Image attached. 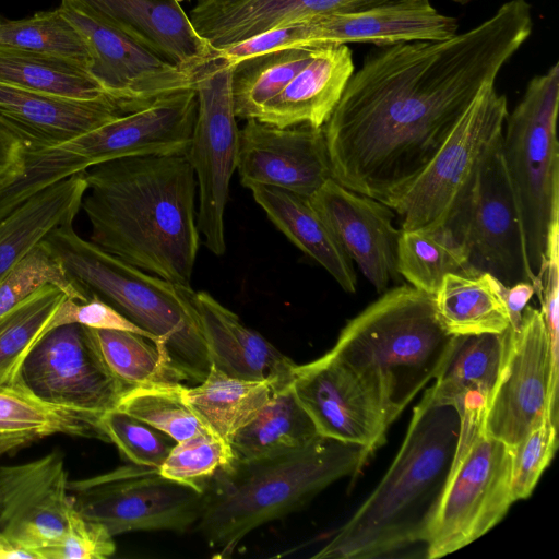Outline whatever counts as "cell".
I'll return each instance as SVG.
<instances>
[{"label": "cell", "mask_w": 559, "mask_h": 559, "mask_svg": "<svg viewBox=\"0 0 559 559\" xmlns=\"http://www.w3.org/2000/svg\"><path fill=\"white\" fill-rule=\"evenodd\" d=\"M47 285L59 288L69 298L80 301L90 299L71 281L60 261L41 239L0 283V318Z\"/></svg>", "instance_id": "cell-41"}, {"label": "cell", "mask_w": 559, "mask_h": 559, "mask_svg": "<svg viewBox=\"0 0 559 559\" xmlns=\"http://www.w3.org/2000/svg\"><path fill=\"white\" fill-rule=\"evenodd\" d=\"M233 459V451L226 441L211 432H203L176 442L159 473L203 493L215 474Z\"/></svg>", "instance_id": "cell-42"}, {"label": "cell", "mask_w": 559, "mask_h": 559, "mask_svg": "<svg viewBox=\"0 0 559 559\" xmlns=\"http://www.w3.org/2000/svg\"><path fill=\"white\" fill-rule=\"evenodd\" d=\"M182 386L181 383L136 386L122 396L117 408L157 428L177 442L210 432L183 400Z\"/></svg>", "instance_id": "cell-40"}, {"label": "cell", "mask_w": 559, "mask_h": 559, "mask_svg": "<svg viewBox=\"0 0 559 559\" xmlns=\"http://www.w3.org/2000/svg\"><path fill=\"white\" fill-rule=\"evenodd\" d=\"M102 426L109 442L132 464L159 468L173 447L171 437L118 408L102 416Z\"/></svg>", "instance_id": "cell-43"}, {"label": "cell", "mask_w": 559, "mask_h": 559, "mask_svg": "<svg viewBox=\"0 0 559 559\" xmlns=\"http://www.w3.org/2000/svg\"><path fill=\"white\" fill-rule=\"evenodd\" d=\"M59 8L88 46L90 74L128 111L140 109L160 96L194 88L195 73L182 70L138 44L75 0H61Z\"/></svg>", "instance_id": "cell-16"}, {"label": "cell", "mask_w": 559, "mask_h": 559, "mask_svg": "<svg viewBox=\"0 0 559 559\" xmlns=\"http://www.w3.org/2000/svg\"><path fill=\"white\" fill-rule=\"evenodd\" d=\"M500 144L486 156L468 198L444 227L464 248L473 273H488L504 286L535 285Z\"/></svg>", "instance_id": "cell-13"}, {"label": "cell", "mask_w": 559, "mask_h": 559, "mask_svg": "<svg viewBox=\"0 0 559 559\" xmlns=\"http://www.w3.org/2000/svg\"><path fill=\"white\" fill-rule=\"evenodd\" d=\"M557 419L547 414L511 448V496L513 501L526 499L540 475L551 462L558 445Z\"/></svg>", "instance_id": "cell-44"}, {"label": "cell", "mask_w": 559, "mask_h": 559, "mask_svg": "<svg viewBox=\"0 0 559 559\" xmlns=\"http://www.w3.org/2000/svg\"><path fill=\"white\" fill-rule=\"evenodd\" d=\"M292 386L320 436L364 447L371 454L384 443L390 424L377 393L329 352L297 365Z\"/></svg>", "instance_id": "cell-18"}, {"label": "cell", "mask_w": 559, "mask_h": 559, "mask_svg": "<svg viewBox=\"0 0 559 559\" xmlns=\"http://www.w3.org/2000/svg\"><path fill=\"white\" fill-rule=\"evenodd\" d=\"M71 323H78L91 329L128 331L140 334L154 344L156 343L153 335L139 328L114 307L96 296H92L85 301L64 297L45 326L41 336L57 326Z\"/></svg>", "instance_id": "cell-46"}, {"label": "cell", "mask_w": 559, "mask_h": 559, "mask_svg": "<svg viewBox=\"0 0 559 559\" xmlns=\"http://www.w3.org/2000/svg\"><path fill=\"white\" fill-rule=\"evenodd\" d=\"M559 63L528 82L508 112L501 155L520 212L530 267H543L551 224L559 219Z\"/></svg>", "instance_id": "cell-8"}, {"label": "cell", "mask_w": 559, "mask_h": 559, "mask_svg": "<svg viewBox=\"0 0 559 559\" xmlns=\"http://www.w3.org/2000/svg\"><path fill=\"white\" fill-rule=\"evenodd\" d=\"M211 366L234 378L292 384L296 364L206 292H194Z\"/></svg>", "instance_id": "cell-25"}, {"label": "cell", "mask_w": 559, "mask_h": 559, "mask_svg": "<svg viewBox=\"0 0 559 559\" xmlns=\"http://www.w3.org/2000/svg\"><path fill=\"white\" fill-rule=\"evenodd\" d=\"M26 147L24 138L0 117V181L16 170Z\"/></svg>", "instance_id": "cell-47"}, {"label": "cell", "mask_w": 559, "mask_h": 559, "mask_svg": "<svg viewBox=\"0 0 559 559\" xmlns=\"http://www.w3.org/2000/svg\"><path fill=\"white\" fill-rule=\"evenodd\" d=\"M510 328L503 333L455 335L448 361L429 386L433 400L452 405L459 414H486L506 362Z\"/></svg>", "instance_id": "cell-28"}, {"label": "cell", "mask_w": 559, "mask_h": 559, "mask_svg": "<svg viewBox=\"0 0 559 559\" xmlns=\"http://www.w3.org/2000/svg\"><path fill=\"white\" fill-rule=\"evenodd\" d=\"M300 23L305 47L442 40L459 27L455 17L440 13L430 2L319 15Z\"/></svg>", "instance_id": "cell-22"}, {"label": "cell", "mask_w": 559, "mask_h": 559, "mask_svg": "<svg viewBox=\"0 0 559 559\" xmlns=\"http://www.w3.org/2000/svg\"><path fill=\"white\" fill-rule=\"evenodd\" d=\"M502 297L506 301L511 326L515 328L521 321L523 310L535 294V287L532 283L519 282L511 286L500 285Z\"/></svg>", "instance_id": "cell-48"}, {"label": "cell", "mask_w": 559, "mask_h": 559, "mask_svg": "<svg viewBox=\"0 0 559 559\" xmlns=\"http://www.w3.org/2000/svg\"><path fill=\"white\" fill-rule=\"evenodd\" d=\"M500 285L488 273L447 274L433 295L443 329L451 335L507 331L511 321Z\"/></svg>", "instance_id": "cell-31"}, {"label": "cell", "mask_w": 559, "mask_h": 559, "mask_svg": "<svg viewBox=\"0 0 559 559\" xmlns=\"http://www.w3.org/2000/svg\"><path fill=\"white\" fill-rule=\"evenodd\" d=\"M370 455L364 447L318 435L274 455L234 457L203 490L198 531L219 557H229L253 530L300 509L334 481L357 476Z\"/></svg>", "instance_id": "cell-4"}, {"label": "cell", "mask_w": 559, "mask_h": 559, "mask_svg": "<svg viewBox=\"0 0 559 559\" xmlns=\"http://www.w3.org/2000/svg\"><path fill=\"white\" fill-rule=\"evenodd\" d=\"M67 295L47 285L0 318V381L20 374L26 353Z\"/></svg>", "instance_id": "cell-39"}, {"label": "cell", "mask_w": 559, "mask_h": 559, "mask_svg": "<svg viewBox=\"0 0 559 559\" xmlns=\"http://www.w3.org/2000/svg\"><path fill=\"white\" fill-rule=\"evenodd\" d=\"M103 22L170 63L195 73L212 50L176 0H75Z\"/></svg>", "instance_id": "cell-23"}, {"label": "cell", "mask_w": 559, "mask_h": 559, "mask_svg": "<svg viewBox=\"0 0 559 559\" xmlns=\"http://www.w3.org/2000/svg\"><path fill=\"white\" fill-rule=\"evenodd\" d=\"M88 331L108 369L129 390L182 382L148 338L128 331L91 328Z\"/></svg>", "instance_id": "cell-37"}, {"label": "cell", "mask_w": 559, "mask_h": 559, "mask_svg": "<svg viewBox=\"0 0 559 559\" xmlns=\"http://www.w3.org/2000/svg\"><path fill=\"white\" fill-rule=\"evenodd\" d=\"M281 389L270 381L229 377L211 366L201 383L182 386V397L210 432L229 443Z\"/></svg>", "instance_id": "cell-32"}, {"label": "cell", "mask_w": 559, "mask_h": 559, "mask_svg": "<svg viewBox=\"0 0 559 559\" xmlns=\"http://www.w3.org/2000/svg\"><path fill=\"white\" fill-rule=\"evenodd\" d=\"M0 82L70 98L107 95L84 63L1 46Z\"/></svg>", "instance_id": "cell-34"}, {"label": "cell", "mask_w": 559, "mask_h": 559, "mask_svg": "<svg viewBox=\"0 0 559 559\" xmlns=\"http://www.w3.org/2000/svg\"><path fill=\"white\" fill-rule=\"evenodd\" d=\"M318 47L289 48L233 64V99L237 118H255L261 108L313 58Z\"/></svg>", "instance_id": "cell-36"}, {"label": "cell", "mask_w": 559, "mask_h": 559, "mask_svg": "<svg viewBox=\"0 0 559 559\" xmlns=\"http://www.w3.org/2000/svg\"><path fill=\"white\" fill-rule=\"evenodd\" d=\"M176 1H177V2H179V3H181V2H183V1H186V0H176ZM195 1H197V2H201V1H205V0H195Z\"/></svg>", "instance_id": "cell-50"}, {"label": "cell", "mask_w": 559, "mask_h": 559, "mask_svg": "<svg viewBox=\"0 0 559 559\" xmlns=\"http://www.w3.org/2000/svg\"><path fill=\"white\" fill-rule=\"evenodd\" d=\"M231 79L233 64L222 60H211L197 70V117L186 152L197 180L198 228L203 245L215 255L226 251L224 214L238 162Z\"/></svg>", "instance_id": "cell-11"}, {"label": "cell", "mask_w": 559, "mask_h": 559, "mask_svg": "<svg viewBox=\"0 0 559 559\" xmlns=\"http://www.w3.org/2000/svg\"><path fill=\"white\" fill-rule=\"evenodd\" d=\"M508 102L486 86L460 117L421 171L386 203L400 217L401 230L444 227L461 209L478 170L500 142Z\"/></svg>", "instance_id": "cell-10"}, {"label": "cell", "mask_w": 559, "mask_h": 559, "mask_svg": "<svg viewBox=\"0 0 559 559\" xmlns=\"http://www.w3.org/2000/svg\"><path fill=\"white\" fill-rule=\"evenodd\" d=\"M354 71L347 45L318 47L311 61L261 108L255 119L278 127H323Z\"/></svg>", "instance_id": "cell-26"}, {"label": "cell", "mask_w": 559, "mask_h": 559, "mask_svg": "<svg viewBox=\"0 0 559 559\" xmlns=\"http://www.w3.org/2000/svg\"><path fill=\"white\" fill-rule=\"evenodd\" d=\"M532 31L531 4L509 0L450 38L371 50L323 124L332 178L386 204L428 164Z\"/></svg>", "instance_id": "cell-1"}, {"label": "cell", "mask_w": 559, "mask_h": 559, "mask_svg": "<svg viewBox=\"0 0 559 559\" xmlns=\"http://www.w3.org/2000/svg\"><path fill=\"white\" fill-rule=\"evenodd\" d=\"M195 117V90L186 88L61 143L26 147L17 169L0 182V198L14 209L47 187L107 160L185 154Z\"/></svg>", "instance_id": "cell-7"}, {"label": "cell", "mask_w": 559, "mask_h": 559, "mask_svg": "<svg viewBox=\"0 0 559 559\" xmlns=\"http://www.w3.org/2000/svg\"><path fill=\"white\" fill-rule=\"evenodd\" d=\"M452 1L455 2V3L464 5V4L469 3L472 0H452Z\"/></svg>", "instance_id": "cell-49"}, {"label": "cell", "mask_w": 559, "mask_h": 559, "mask_svg": "<svg viewBox=\"0 0 559 559\" xmlns=\"http://www.w3.org/2000/svg\"><path fill=\"white\" fill-rule=\"evenodd\" d=\"M248 189L272 223L296 247L317 261L345 292H356L353 261L308 198L270 186L251 185Z\"/></svg>", "instance_id": "cell-29"}, {"label": "cell", "mask_w": 559, "mask_h": 559, "mask_svg": "<svg viewBox=\"0 0 559 559\" xmlns=\"http://www.w3.org/2000/svg\"><path fill=\"white\" fill-rule=\"evenodd\" d=\"M557 340L540 309L510 328L506 362L484 417L485 432L513 448L549 414L557 419Z\"/></svg>", "instance_id": "cell-14"}, {"label": "cell", "mask_w": 559, "mask_h": 559, "mask_svg": "<svg viewBox=\"0 0 559 559\" xmlns=\"http://www.w3.org/2000/svg\"><path fill=\"white\" fill-rule=\"evenodd\" d=\"M116 551L114 536L100 523L71 509L60 540L43 552V559H107Z\"/></svg>", "instance_id": "cell-45"}, {"label": "cell", "mask_w": 559, "mask_h": 559, "mask_svg": "<svg viewBox=\"0 0 559 559\" xmlns=\"http://www.w3.org/2000/svg\"><path fill=\"white\" fill-rule=\"evenodd\" d=\"M318 435L289 384L276 391L228 444L235 459L252 460L300 448Z\"/></svg>", "instance_id": "cell-33"}, {"label": "cell", "mask_w": 559, "mask_h": 559, "mask_svg": "<svg viewBox=\"0 0 559 559\" xmlns=\"http://www.w3.org/2000/svg\"><path fill=\"white\" fill-rule=\"evenodd\" d=\"M20 373L41 400L100 415L117 408L129 391L106 366L88 328L78 323L57 326L37 340Z\"/></svg>", "instance_id": "cell-15"}, {"label": "cell", "mask_w": 559, "mask_h": 559, "mask_svg": "<svg viewBox=\"0 0 559 559\" xmlns=\"http://www.w3.org/2000/svg\"><path fill=\"white\" fill-rule=\"evenodd\" d=\"M102 416L41 400L20 373L0 381V455L56 433L109 442Z\"/></svg>", "instance_id": "cell-27"}, {"label": "cell", "mask_w": 559, "mask_h": 559, "mask_svg": "<svg viewBox=\"0 0 559 559\" xmlns=\"http://www.w3.org/2000/svg\"><path fill=\"white\" fill-rule=\"evenodd\" d=\"M127 112L108 95L70 98L0 82V117L24 138L28 148L61 143Z\"/></svg>", "instance_id": "cell-24"}, {"label": "cell", "mask_w": 559, "mask_h": 559, "mask_svg": "<svg viewBox=\"0 0 559 559\" xmlns=\"http://www.w3.org/2000/svg\"><path fill=\"white\" fill-rule=\"evenodd\" d=\"M74 509L112 535L138 531L185 533L200 519L203 493L164 477L159 468L121 466L69 480Z\"/></svg>", "instance_id": "cell-12"}, {"label": "cell", "mask_w": 559, "mask_h": 559, "mask_svg": "<svg viewBox=\"0 0 559 559\" xmlns=\"http://www.w3.org/2000/svg\"><path fill=\"white\" fill-rule=\"evenodd\" d=\"M485 414H460L455 455L426 540V557L441 558L489 532L514 502L511 448L487 435Z\"/></svg>", "instance_id": "cell-9"}, {"label": "cell", "mask_w": 559, "mask_h": 559, "mask_svg": "<svg viewBox=\"0 0 559 559\" xmlns=\"http://www.w3.org/2000/svg\"><path fill=\"white\" fill-rule=\"evenodd\" d=\"M454 336L441 325L433 295L402 285L383 292L352 319L329 353L373 389L391 425L439 376Z\"/></svg>", "instance_id": "cell-6"}, {"label": "cell", "mask_w": 559, "mask_h": 559, "mask_svg": "<svg viewBox=\"0 0 559 559\" xmlns=\"http://www.w3.org/2000/svg\"><path fill=\"white\" fill-rule=\"evenodd\" d=\"M60 450L26 463L0 465V539L43 559L66 532L73 499Z\"/></svg>", "instance_id": "cell-17"}, {"label": "cell", "mask_w": 559, "mask_h": 559, "mask_svg": "<svg viewBox=\"0 0 559 559\" xmlns=\"http://www.w3.org/2000/svg\"><path fill=\"white\" fill-rule=\"evenodd\" d=\"M0 46L90 64V49L60 8L21 20H0Z\"/></svg>", "instance_id": "cell-38"}, {"label": "cell", "mask_w": 559, "mask_h": 559, "mask_svg": "<svg viewBox=\"0 0 559 559\" xmlns=\"http://www.w3.org/2000/svg\"><path fill=\"white\" fill-rule=\"evenodd\" d=\"M430 0H205L197 2L189 20L211 49L319 15L350 13Z\"/></svg>", "instance_id": "cell-21"}, {"label": "cell", "mask_w": 559, "mask_h": 559, "mask_svg": "<svg viewBox=\"0 0 559 559\" xmlns=\"http://www.w3.org/2000/svg\"><path fill=\"white\" fill-rule=\"evenodd\" d=\"M86 190L84 171L74 174L34 194L0 221V283L49 231L74 222Z\"/></svg>", "instance_id": "cell-30"}, {"label": "cell", "mask_w": 559, "mask_h": 559, "mask_svg": "<svg viewBox=\"0 0 559 559\" xmlns=\"http://www.w3.org/2000/svg\"><path fill=\"white\" fill-rule=\"evenodd\" d=\"M0 545H2L1 539H0Z\"/></svg>", "instance_id": "cell-51"}, {"label": "cell", "mask_w": 559, "mask_h": 559, "mask_svg": "<svg viewBox=\"0 0 559 559\" xmlns=\"http://www.w3.org/2000/svg\"><path fill=\"white\" fill-rule=\"evenodd\" d=\"M44 243L88 298L96 296L153 335L182 381L201 383L211 369L194 290L148 274L76 234L73 223L49 231Z\"/></svg>", "instance_id": "cell-5"}, {"label": "cell", "mask_w": 559, "mask_h": 559, "mask_svg": "<svg viewBox=\"0 0 559 559\" xmlns=\"http://www.w3.org/2000/svg\"><path fill=\"white\" fill-rule=\"evenodd\" d=\"M237 170L246 188L270 186L310 198L332 178L323 127L247 119L239 129Z\"/></svg>", "instance_id": "cell-19"}, {"label": "cell", "mask_w": 559, "mask_h": 559, "mask_svg": "<svg viewBox=\"0 0 559 559\" xmlns=\"http://www.w3.org/2000/svg\"><path fill=\"white\" fill-rule=\"evenodd\" d=\"M461 420L426 389L385 475L312 558L371 559L426 543L455 455Z\"/></svg>", "instance_id": "cell-3"}, {"label": "cell", "mask_w": 559, "mask_h": 559, "mask_svg": "<svg viewBox=\"0 0 559 559\" xmlns=\"http://www.w3.org/2000/svg\"><path fill=\"white\" fill-rule=\"evenodd\" d=\"M396 269L411 286L435 295L449 273H473L462 245L445 227L401 230Z\"/></svg>", "instance_id": "cell-35"}, {"label": "cell", "mask_w": 559, "mask_h": 559, "mask_svg": "<svg viewBox=\"0 0 559 559\" xmlns=\"http://www.w3.org/2000/svg\"><path fill=\"white\" fill-rule=\"evenodd\" d=\"M84 175L81 209L90 241L148 274L191 287L200 231L187 154L111 159Z\"/></svg>", "instance_id": "cell-2"}, {"label": "cell", "mask_w": 559, "mask_h": 559, "mask_svg": "<svg viewBox=\"0 0 559 559\" xmlns=\"http://www.w3.org/2000/svg\"><path fill=\"white\" fill-rule=\"evenodd\" d=\"M308 199L378 293L399 281L396 251L401 229L394 226L396 214L389 205L349 190L333 178Z\"/></svg>", "instance_id": "cell-20"}]
</instances>
